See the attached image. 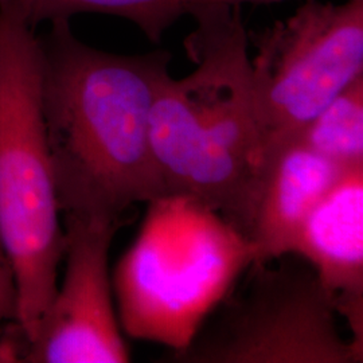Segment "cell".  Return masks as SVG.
I'll return each mask as SVG.
<instances>
[{"instance_id":"cell-1","label":"cell","mask_w":363,"mask_h":363,"mask_svg":"<svg viewBox=\"0 0 363 363\" xmlns=\"http://www.w3.org/2000/svg\"><path fill=\"white\" fill-rule=\"evenodd\" d=\"M40 103L61 213L121 220L132 205L166 194L150 143L164 50L123 55L94 49L69 21L38 37Z\"/></svg>"},{"instance_id":"cell-2","label":"cell","mask_w":363,"mask_h":363,"mask_svg":"<svg viewBox=\"0 0 363 363\" xmlns=\"http://www.w3.org/2000/svg\"><path fill=\"white\" fill-rule=\"evenodd\" d=\"M184 40L195 69L162 81L150 143L166 194L189 195L244 234L264 159L240 7L195 6ZM164 194V195H166Z\"/></svg>"},{"instance_id":"cell-3","label":"cell","mask_w":363,"mask_h":363,"mask_svg":"<svg viewBox=\"0 0 363 363\" xmlns=\"http://www.w3.org/2000/svg\"><path fill=\"white\" fill-rule=\"evenodd\" d=\"M142 228L113 274L125 335L184 349L256 261V249L218 211L189 195L147 202Z\"/></svg>"},{"instance_id":"cell-4","label":"cell","mask_w":363,"mask_h":363,"mask_svg":"<svg viewBox=\"0 0 363 363\" xmlns=\"http://www.w3.org/2000/svg\"><path fill=\"white\" fill-rule=\"evenodd\" d=\"M34 30L13 0H0V235L16 286L15 322L27 343L55 295L65 250Z\"/></svg>"},{"instance_id":"cell-5","label":"cell","mask_w":363,"mask_h":363,"mask_svg":"<svg viewBox=\"0 0 363 363\" xmlns=\"http://www.w3.org/2000/svg\"><path fill=\"white\" fill-rule=\"evenodd\" d=\"M191 342L182 363H361L363 351L337 325L335 298L306 261L253 262Z\"/></svg>"},{"instance_id":"cell-6","label":"cell","mask_w":363,"mask_h":363,"mask_svg":"<svg viewBox=\"0 0 363 363\" xmlns=\"http://www.w3.org/2000/svg\"><path fill=\"white\" fill-rule=\"evenodd\" d=\"M264 151L292 138L363 76V0H307L294 15L247 35Z\"/></svg>"},{"instance_id":"cell-7","label":"cell","mask_w":363,"mask_h":363,"mask_svg":"<svg viewBox=\"0 0 363 363\" xmlns=\"http://www.w3.org/2000/svg\"><path fill=\"white\" fill-rule=\"evenodd\" d=\"M120 223L65 216V276L23 362H130L109 273V249Z\"/></svg>"},{"instance_id":"cell-8","label":"cell","mask_w":363,"mask_h":363,"mask_svg":"<svg viewBox=\"0 0 363 363\" xmlns=\"http://www.w3.org/2000/svg\"><path fill=\"white\" fill-rule=\"evenodd\" d=\"M289 255L311 265L363 351V164L346 169L312 208Z\"/></svg>"},{"instance_id":"cell-9","label":"cell","mask_w":363,"mask_h":363,"mask_svg":"<svg viewBox=\"0 0 363 363\" xmlns=\"http://www.w3.org/2000/svg\"><path fill=\"white\" fill-rule=\"evenodd\" d=\"M346 169L295 136L264 151L244 232L255 262L289 255L300 226Z\"/></svg>"},{"instance_id":"cell-10","label":"cell","mask_w":363,"mask_h":363,"mask_svg":"<svg viewBox=\"0 0 363 363\" xmlns=\"http://www.w3.org/2000/svg\"><path fill=\"white\" fill-rule=\"evenodd\" d=\"M28 25L70 21L77 13H104L133 22L152 42H160L183 15L191 13V0H13Z\"/></svg>"},{"instance_id":"cell-11","label":"cell","mask_w":363,"mask_h":363,"mask_svg":"<svg viewBox=\"0 0 363 363\" xmlns=\"http://www.w3.org/2000/svg\"><path fill=\"white\" fill-rule=\"evenodd\" d=\"M294 136L345 169L363 164V76Z\"/></svg>"},{"instance_id":"cell-12","label":"cell","mask_w":363,"mask_h":363,"mask_svg":"<svg viewBox=\"0 0 363 363\" xmlns=\"http://www.w3.org/2000/svg\"><path fill=\"white\" fill-rule=\"evenodd\" d=\"M18 296L13 268L0 235V330L10 320H16Z\"/></svg>"},{"instance_id":"cell-13","label":"cell","mask_w":363,"mask_h":363,"mask_svg":"<svg viewBox=\"0 0 363 363\" xmlns=\"http://www.w3.org/2000/svg\"><path fill=\"white\" fill-rule=\"evenodd\" d=\"M26 350V337L16 322L0 330V362H23Z\"/></svg>"},{"instance_id":"cell-14","label":"cell","mask_w":363,"mask_h":363,"mask_svg":"<svg viewBox=\"0 0 363 363\" xmlns=\"http://www.w3.org/2000/svg\"><path fill=\"white\" fill-rule=\"evenodd\" d=\"M280 1H284V0H191L193 10H194L195 6H229V7H240L241 4H245V3L271 4V3H280Z\"/></svg>"}]
</instances>
